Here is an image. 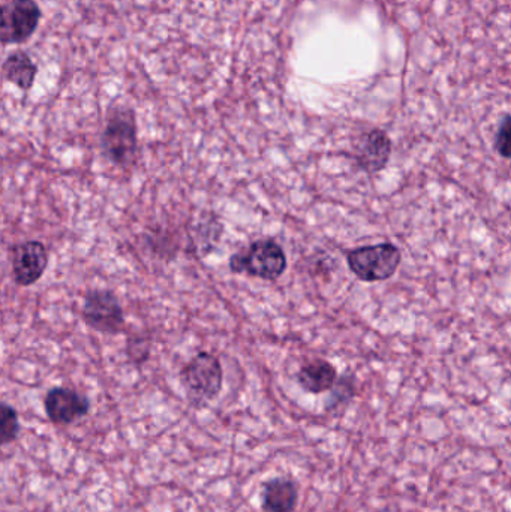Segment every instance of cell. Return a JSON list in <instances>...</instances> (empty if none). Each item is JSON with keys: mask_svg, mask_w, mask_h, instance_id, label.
<instances>
[{"mask_svg": "<svg viewBox=\"0 0 511 512\" xmlns=\"http://www.w3.org/2000/svg\"><path fill=\"white\" fill-rule=\"evenodd\" d=\"M230 268L233 273L276 280L287 270V255L275 240H257L248 251L231 256Z\"/></svg>", "mask_w": 511, "mask_h": 512, "instance_id": "cell-3", "label": "cell"}, {"mask_svg": "<svg viewBox=\"0 0 511 512\" xmlns=\"http://www.w3.org/2000/svg\"><path fill=\"white\" fill-rule=\"evenodd\" d=\"M401 264V252L392 243L363 246L348 254L351 271L363 282L390 279Z\"/></svg>", "mask_w": 511, "mask_h": 512, "instance_id": "cell-4", "label": "cell"}, {"mask_svg": "<svg viewBox=\"0 0 511 512\" xmlns=\"http://www.w3.org/2000/svg\"><path fill=\"white\" fill-rule=\"evenodd\" d=\"M102 152L117 167L126 168L135 164L138 141L134 111L117 110L111 114L102 134Z\"/></svg>", "mask_w": 511, "mask_h": 512, "instance_id": "cell-2", "label": "cell"}, {"mask_svg": "<svg viewBox=\"0 0 511 512\" xmlns=\"http://www.w3.org/2000/svg\"><path fill=\"white\" fill-rule=\"evenodd\" d=\"M5 78L21 90H29L36 77V65L23 51H15L3 63Z\"/></svg>", "mask_w": 511, "mask_h": 512, "instance_id": "cell-12", "label": "cell"}, {"mask_svg": "<svg viewBox=\"0 0 511 512\" xmlns=\"http://www.w3.org/2000/svg\"><path fill=\"white\" fill-rule=\"evenodd\" d=\"M12 274L20 286H30L44 276L48 265V252L41 242L21 243L12 249Z\"/></svg>", "mask_w": 511, "mask_h": 512, "instance_id": "cell-7", "label": "cell"}, {"mask_svg": "<svg viewBox=\"0 0 511 512\" xmlns=\"http://www.w3.org/2000/svg\"><path fill=\"white\" fill-rule=\"evenodd\" d=\"M20 433V421L18 414L8 403H2L0 406V442L3 445L11 444L18 438Z\"/></svg>", "mask_w": 511, "mask_h": 512, "instance_id": "cell-13", "label": "cell"}, {"mask_svg": "<svg viewBox=\"0 0 511 512\" xmlns=\"http://www.w3.org/2000/svg\"><path fill=\"white\" fill-rule=\"evenodd\" d=\"M180 379L189 402L195 406H203L212 402L221 393L224 372L215 355L200 352L183 367Z\"/></svg>", "mask_w": 511, "mask_h": 512, "instance_id": "cell-1", "label": "cell"}, {"mask_svg": "<svg viewBox=\"0 0 511 512\" xmlns=\"http://www.w3.org/2000/svg\"><path fill=\"white\" fill-rule=\"evenodd\" d=\"M45 414L54 424L75 423L89 414L90 403L86 396L69 388L56 387L48 391L44 400Z\"/></svg>", "mask_w": 511, "mask_h": 512, "instance_id": "cell-8", "label": "cell"}, {"mask_svg": "<svg viewBox=\"0 0 511 512\" xmlns=\"http://www.w3.org/2000/svg\"><path fill=\"white\" fill-rule=\"evenodd\" d=\"M83 319L93 330L119 334L125 327V316L119 298L111 291L95 289L84 298Z\"/></svg>", "mask_w": 511, "mask_h": 512, "instance_id": "cell-5", "label": "cell"}, {"mask_svg": "<svg viewBox=\"0 0 511 512\" xmlns=\"http://www.w3.org/2000/svg\"><path fill=\"white\" fill-rule=\"evenodd\" d=\"M390 153H392L390 138L387 137L386 132L374 129L366 135L357 161H359L360 168L366 173H377L386 167Z\"/></svg>", "mask_w": 511, "mask_h": 512, "instance_id": "cell-10", "label": "cell"}, {"mask_svg": "<svg viewBox=\"0 0 511 512\" xmlns=\"http://www.w3.org/2000/svg\"><path fill=\"white\" fill-rule=\"evenodd\" d=\"M299 502V489L288 478H273L263 486V512H294Z\"/></svg>", "mask_w": 511, "mask_h": 512, "instance_id": "cell-9", "label": "cell"}, {"mask_svg": "<svg viewBox=\"0 0 511 512\" xmlns=\"http://www.w3.org/2000/svg\"><path fill=\"white\" fill-rule=\"evenodd\" d=\"M41 11L33 0H9L2 8V44H21L38 27Z\"/></svg>", "mask_w": 511, "mask_h": 512, "instance_id": "cell-6", "label": "cell"}, {"mask_svg": "<svg viewBox=\"0 0 511 512\" xmlns=\"http://www.w3.org/2000/svg\"><path fill=\"white\" fill-rule=\"evenodd\" d=\"M495 149L503 158L511 159V116L504 117L495 138Z\"/></svg>", "mask_w": 511, "mask_h": 512, "instance_id": "cell-14", "label": "cell"}, {"mask_svg": "<svg viewBox=\"0 0 511 512\" xmlns=\"http://www.w3.org/2000/svg\"><path fill=\"white\" fill-rule=\"evenodd\" d=\"M338 372L335 366L326 360H314L306 364L297 373V382L303 390L312 394L326 393L335 387Z\"/></svg>", "mask_w": 511, "mask_h": 512, "instance_id": "cell-11", "label": "cell"}]
</instances>
